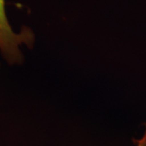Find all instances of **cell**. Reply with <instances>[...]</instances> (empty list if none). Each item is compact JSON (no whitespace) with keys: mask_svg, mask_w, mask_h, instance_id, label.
<instances>
[{"mask_svg":"<svg viewBox=\"0 0 146 146\" xmlns=\"http://www.w3.org/2000/svg\"><path fill=\"white\" fill-rule=\"evenodd\" d=\"M34 36L30 29L24 27L17 33L12 29L7 17L5 0H0V52L9 64H21L23 62L21 45L31 47Z\"/></svg>","mask_w":146,"mask_h":146,"instance_id":"1","label":"cell"},{"mask_svg":"<svg viewBox=\"0 0 146 146\" xmlns=\"http://www.w3.org/2000/svg\"><path fill=\"white\" fill-rule=\"evenodd\" d=\"M134 142L136 143V146H146V128L145 131L144 133L143 136L139 140H134Z\"/></svg>","mask_w":146,"mask_h":146,"instance_id":"2","label":"cell"}]
</instances>
